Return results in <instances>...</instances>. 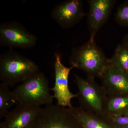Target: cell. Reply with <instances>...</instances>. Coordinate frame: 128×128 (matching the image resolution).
<instances>
[{
    "instance_id": "cell-16",
    "label": "cell",
    "mask_w": 128,
    "mask_h": 128,
    "mask_svg": "<svg viewBox=\"0 0 128 128\" xmlns=\"http://www.w3.org/2000/svg\"><path fill=\"white\" fill-rule=\"evenodd\" d=\"M112 128H128V114L124 115H103L100 116Z\"/></svg>"
},
{
    "instance_id": "cell-8",
    "label": "cell",
    "mask_w": 128,
    "mask_h": 128,
    "mask_svg": "<svg viewBox=\"0 0 128 128\" xmlns=\"http://www.w3.org/2000/svg\"><path fill=\"white\" fill-rule=\"evenodd\" d=\"M86 16L82 0H68L59 3L52 10L51 16L62 28L77 24Z\"/></svg>"
},
{
    "instance_id": "cell-14",
    "label": "cell",
    "mask_w": 128,
    "mask_h": 128,
    "mask_svg": "<svg viewBox=\"0 0 128 128\" xmlns=\"http://www.w3.org/2000/svg\"><path fill=\"white\" fill-rule=\"evenodd\" d=\"M110 65L128 74V47L122 43L116 48L113 55L109 58Z\"/></svg>"
},
{
    "instance_id": "cell-15",
    "label": "cell",
    "mask_w": 128,
    "mask_h": 128,
    "mask_svg": "<svg viewBox=\"0 0 128 128\" xmlns=\"http://www.w3.org/2000/svg\"><path fill=\"white\" fill-rule=\"evenodd\" d=\"M9 86L3 82L0 84V118L5 117L8 110L18 102L13 92L10 90Z\"/></svg>"
},
{
    "instance_id": "cell-1",
    "label": "cell",
    "mask_w": 128,
    "mask_h": 128,
    "mask_svg": "<svg viewBox=\"0 0 128 128\" xmlns=\"http://www.w3.org/2000/svg\"><path fill=\"white\" fill-rule=\"evenodd\" d=\"M71 66L84 72L87 78H100L109 65V59L97 46L95 40L89 39L82 46L73 48L70 58Z\"/></svg>"
},
{
    "instance_id": "cell-4",
    "label": "cell",
    "mask_w": 128,
    "mask_h": 128,
    "mask_svg": "<svg viewBox=\"0 0 128 128\" xmlns=\"http://www.w3.org/2000/svg\"><path fill=\"white\" fill-rule=\"evenodd\" d=\"M30 128H84L70 108L51 104L40 108Z\"/></svg>"
},
{
    "instance_id": "cell-10",
    "label": "cell",
    "mask_w": 128,
    "mask_h": 128,
    "mask_svg": "<svg viewBox=\"0 0 128 128\" xmlns=\"http://www.w3.org/2000/svg\"><path fill=\"white\" fill-rule=\"evenodd\" d=\"M108 96H128V74L109 65L100 78Z\"/></svg>"
},
{
    "instance_id": "cell-11",
    "label": "cell",
    "mask_w": 128,
    "mask_h": 128,
    "mask_svg": "<svg viewBox=\"0 0 128 128\" xmlns=\"http://www.w3.org/2000/svg\"><path fill=\"white\" fill-rule=\"evenodd\" d=\"M41 108L18 104L5 116L0 128H30Z\"/></svg>"
},
{
    "instance_id": "cell-12",
    "label": "cell",
    "mask_w": 128,
    "mask_h": 128,
    "mask_svg": "<svg viewBox=\"0 0 128 128\" xmlns=\"http://www.w3.org/2000/svg\"><path fill=\"white\" fill-rule=\"evenodd\" d=\"M128 114V96L108 97L104 106L103 115H124Z\"/></svg>"
},
{
    "instance_id": "cell-2",
    "label": "cell",
    "mask_w": 128,
    "mask_h": 128,
    "mask_svg": "<svg viewBox=\"0 0 128 128\" xmlns=\"http://www.w3.org/2000/svg\"><path fill=\"white\" fill-rule=\"evenodd\" d=\"M38 70L33 60L12 50L0 56V80L8 86L23 82Z\"/></svg>"
},
{
    "instance_id": "cell-13",
    "label": "cell",
    "mask_w": 128,
    "mask_h": 128,
    "mask_svg": "<svg viewBox=\"0 0 128 128\" xmlns=\"http://www.w3.org/2000/svg\"><path fill=\"white\" fill-rule=\"evenodd\" d=\"M84 128H112L105 123L100 117L88 112L80 107L70 108Z\"/></svg>"
},
{
    "instance_id": "cell-18",
    "label": "cell",
    "mask_w": 128,
    "mask_h": 128,
    "mask_svg": "<svg viewBox=\"0 0 128 128\" xmlns=\"http://www.w3.org/2000/svg\"><path fill=\"white\" fill-rule=\"evenodd\" d=\"M122 43L128 47V33L124 36Z\"/></svg>"
},
{
    "instance_id": "cell-3",
    "label": "cell",
    "mask_w": 128,
    "mask_h": 128,
    "mask_svg": "<svg viewBox=\"0 0 128 128\" xmlns=\"http://www.w3.org/2000/svg\"><path fill=\"white\" fill-rule=\"evenodd\" d=\"M48 81L43 73L37 72L12 91L18 104L40 107L52 104L54 96L50 94Z\"/></svg>"
},
{
    "instance_id": "cell-6",
    "label": "cell",
    "mask_w": 128,
    "mask_h": 128,
    "mask_svg": "<svg viewBox=\"0 0 128 128\" xmlns=\"http://www.w3.org/2000/svg\"><path fill=\"white\" fill-rule=\"evenodd\" d=\"M37 38L22 24L9 21L0 25V44L10 48H31L36 44Z\"/></svg>"
},
{
    "instance_id": "cell-5",
    "label": "cell",
    "mask_w": 128,
    "mask_h": 128,
    "mask_svg": "<svg viewBox=\"0 0 128 128\" xmlns=\"http://www.w3.org/2000/svg\"><path fill=\"white\" fill-rule=\"evenodd\" d=\"M74 76L78 89L77 98L80 107L100 116L107 98L102 86L98 85L95 79H84L76 74Z\"/></svg>"
},
{
    "instance_id": "cell-7",
    "label": "cell",
    "mask_w": 128,
    "mask_h": 128,
    "mask_svg": "<svg viewBox=\"0 0 128 128\" xmlns=\"http://www.w3.org/2000/svg\"><path fill=\"white\" fill-rule=\"evenodd\" d=\"M54 66L55 82L54 87L50 89L54 92L53 96L57 100V105L64 108H71L73 106L71 104L72 98L77 97V94L72 93L68 86L69 74L74 67L64 66L61 62L60 56L57 54H55Z\"/></svg>"
},
{
    "instance_id": "cell-9",
    "label": "cell",
    "mask_w": 128,
    "mask_h": 128,
    "mask_svg": "<svg viewBox=\"0 0 128 128\" xmlns=\"http://www.w3.org/2000/svg\"><path fill=\"white\" fill-rule=\"evenodd\" d=\"M87 24L91 40L108 20L112 9L117 2L116 0H89Z\"/></svg>"
},
{
    "instance_id": "cell-17",
    "label": "cell",
    "mask_w": 128,
    "mask_h": 128,
    "mask_svg": "<svg viewBox=\"0 0 128 128\" xmlns=\"http://www.w3.org/2000/svg\"><path fill=\"white\" fill-rule=\"evenodd\" d=\"M114 18L118 25L128 28V0L118 6Z\"/></svg>"
}]
</instances>
